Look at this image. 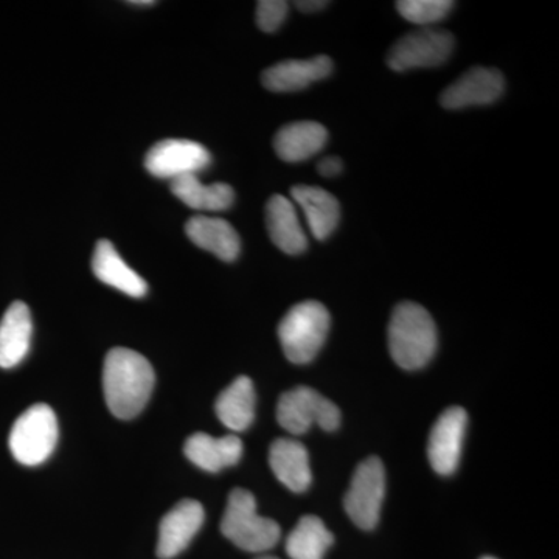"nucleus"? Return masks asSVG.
<instances>
[{
    "label": "nucleus",
    "mask_w": 559,
    "mask_h": 559,
    "mask_svg": "<svg viewBox=\"0 0 559 559\" xmlns=\"http://www.w3.org/2000/svg\"><path fill=\"white\" fill-rule=\"evenodd\" d=\"M454 36L448 31L418 28L401 38L389 51L388 64L395 72L437 68L450 60Z\"/></svg>",
    "instance_id": "6e6552de"
},
{
    "label": "nucleus",
    "mask_w": 559,
    "mask_h": 559,
    "mask_svg": "<svg viewBox=\"0 0 559 559\" xmlns=\"http://www.w3.org/2000/svg\"><path fill=\"white\" fill-rule=\"evenodd\" d=\"M454 2L451 0H401L396 3L404 20L419 28L433 27L451 13Z\"/></svg>",
    "instance_id": "393cba45"
},
{
    "label": "nucleus",
    "mask_w": 559,
    "mask_h": 559,
    "mask_svg": "<svg viewBox=\"0 0 559 559\" xmlns=\"http://www.w3.org/2000/svg\"><path fill=\"white\" fill-rule=\"evenodd\" d=\"M92 271L105 285L112 286L135 299L145 296L148 290L145 280L124 263L112 242L108 240H100L95 246Z\"/></svg>",
    "instance_id": "f3484780"
},
{
    "label": "nucleus",
    "mask_w": 559,
    "mask_h": 559,
    "mask_svg": "<svg viewBox=\"0 0 559 559\" xmlns=\"http://www.w3.org/2000/svg\"><path fill=\"white\" fill-rule=\"evenodd\" d=\"M333 540L322 520L304 516L286 539V554L290 559H323Z\"/></svg>",
    "instance_id": "b1692460"
},
{
    "label": "nucleus",
    "mask_w": 559,
    "mask_h": 559,
    "mask_svg": "<svg viewBox=\"0 0 559 559\" xmlns=\"http://www.w3.org/2000/svg\"><path fill=\"white\" fill-rule=\"evenodd\" d=\"M466 426L468 414L462 407L444 411L433 425L429 436L428 455L430 465L441 476H450L457 469Z\"/></svg>",
    "instance_id": "9d476101"
},
{
    "label": "nucleus",
    "mask_w": 559,
    "mask_h": 559,
    "mask_svg": "<svg viewBox=\"0 0 559 559\" xmlns=\"http://www.w3.org/2000/svg\"><path fill=\"white\" fill-rule=\"evenodd\" d=\"M278 425L294 436L308 432L312 425L336 430L341 412L336 404L310 388H296L283 393L277 406Z\"/></svg>",
    "instance_id": "423d86ee"
},
{
    "label": "nucleus",
    "mask_w": 559,
    "mask_h": 559,
    "mask_svg": "<svg viewBox=\"0 0 559 559\" xmlns=\"http://www.w3.org/2000/svg\"><path fill=\"white\" fill-rule=\"evenodd\" d=\"M506 90V80L498 69L473 68L455 80L441 94L443 108L457 110L498 102Z\"/></svg>",
    "instance_id": "9b49d317"
},
{
    "label": "nucleus",
    "mask_w": 559,
    "mask_h": 559,
    "mask_svg": "<svg viewBox=\"0 0 559 559\" xmlns=\"http://www.w3.org/2000/svg\"><path fill=\"white\" fill-rule=\"evenodd\" d=\"M154 369L150 360L134 349L117 347L106 355L103 392L110 414L120 419L138 417L153 393Z\"/></svg>",
    "instance_id": "f257e3e1"
},
{
    "label": "nucleus",
    "mask_w": 559,
    "mask_h": 559,
    "mask_svg": "<svg viewBox=\"0 0 559 559\" xmlns=\"http://www.w3.org/2000/svg\"><path fill=\"white\" fill-rule=\"evenodd\" d=\"M186 234L198 248L212 252L227 263L237 260L240 255V237L226 219L193 216L187 221Z\"/></svg>",
    "instance_id": "2eb2a0df"
},
{
    "label": "nucleus",
    "mask_w": 559,
    "mask_h": 559,
    "mask_svg": "<svg viewBox=\"0 0 559 559\" xmlns=\"http://www.w3.org/2000/svg\"><path fill=\"white\" fill-rule=\"evenodd\" d=\"M171 191L187 207L201 212H223L231 207L235 191L227 183L204 186L197 175L182 176L171 180Z\"/></svg>",
    "instance_id": "5701e85b"
},
{
    "label": "nucleus",
    "mask_w": 559,
    "mask_h": 559,
    "mask_svg": "<svg viewBox=\"0 0 559 559\" xmlns=\"http://www.w3.org/2000/svg\"><path fill=\"white\" fill-rule=\"evenodd\" d=\"M266 226L272 242L288 255H299L308 248L307 234L288 198L282 194L271 198L266 205Z\"/></svg>",
    "instance_id": "a211bd4d"
},
{
    "label": "nucleus",
    "mask_w": 559,
    "mask_h": 559,
    "mask_svg": "<svg viewBox=\"0 0 559 559\" xmlns=\"http://www.w3.org/2000/svg\"><path fill=\"white\" fill-rule=\"evenodd\" d=\"M437 326L421 305L404 301L393 311L389 325V348L404 370L423 369L437 349Z\"/></svg>",
    "instance_id": "f03ea898"
},
{
    "label": "nucleus",
    "mask_w": 559,
    "mask_h": 559,
    "mask_svg": "<svg viewBox=\"0 0 559 559\" xmlns=\"http://www.w3.org/2000/svg\"><path fill=\"white\" fill-rule=\"evenodd\" d=\"M271 468L275 477L294 492L310 488L312 474L307 448L297 440L278 439L271 444Z\"/></svg>",
    "instance_id": "6ab92c4d"
},
{
    "label": "nucleus",
    "mask_w": 559,
    "mask_h": 559,
    "mask_svg": "<svg viewBox=\"0 0 559 559\" xmlns=\"http://www.w3.org/2000/svg\"><path fill=\"white\" fill-rule=\"evenodd\" d=\"M288 2L283 0H261L257 3V24L261 31L274 33L288 16Z\"/></svg>",
    "instance_id": "a878e982"
},
{
    "label": "nucleus",
    "mask_w": 559,
    "mask_h": 559,
    "mask_svg": "<svg viewBox=\"0 0 559 559\" xmlns=\"http://www.w3.org/2000/svg\"><path fill=\"white\" fill-rule=\"evenodd\" d=\"M330 325V312L319 301H301L290 308L278 325L286 358L299 366L311 362L325 344Z\"/></svg>",
    "instance_id": "20e7f679"
},
{
    "label": "nucleus",
    "mask_w": 559,
    "mask_h": 559,
    "mask_svg": "<svg viewBox=\"0 0 559 559\" xmlns=\"http://www.w3.org/2000/svg\"><path fill=\"white\" fill-rule=\"evenodd\" d=\"M32 314L24 301H14L0 322V367L20 366L32 342Z\"/></svg>",
    "instance_id": "dca6fc26"
},
{
    "label": "nucleus",
    "mask_w": 559,
    "mask_h": 559,
    "mask_svg": "<svg viewBox=\"0 0 559 559\" xmlns=\"http://www.w3.org/2000/svg\"><path fill=\"white\" fill-rule=\"evenodd\" d=\"M484 559H496V558H489V557H487V558H484Z\"/></svg>",
    "instance_id": "7c9ffc66"
},
{
    "label": "nucleus",
    "mask_w": 559,
    "mask_h": 559,
    "mask_svg": "<svg viewBox=\"0 0 559 559\" xmlns=\"http://www.w3.org/2000/svg\"><path fill=\"white\" fill-rule=\"evenodd\" d=\"M333 72V61L325 55L311 60H288L264 70L261 83L272 92H297L326 79Z\"/></svg>",
    "instance_id": "ddd939ff"
},
{
    "label": "nucleus",
    "mask_w": 559,
    "mask_h": 559,
    "mask_svg": "<svg viewBox=\"0 0 559 559\" xmlns=\"http://www.w3.org/2000/svg\"><path fill=\"white\" fill-rule=\"evenodd\" d=\"M216 415L227 429L242 432L255 417V390L248 377L237 378L216 400Z\"/></svg>",
    "instance_id": "4be33fe9"
},
{
    "label": "nucleus",
    "mask_w": 559,
    "mask_h": 559,
    "mask_svg": "<svg viewBox=\"0 0 559 559\" xmlns=\"http://www.w3.org/2000/svg\"><path fill=\"white\" fill-rule=\"evenodd\" d=\"M183 452L198 468L218 473L240 462L242 441L237 436L212 437L198 432L187 439Z\"/></svg>",
    "instance_id": "4468645a"
},
{
    "label": "nucleus",
    "mask_w": 559,
    "mask_h": 559,
    "mask_svg": "<svg viewBox=\"0 0 559 559\" xmlns=\"http://www.w3.org/2000/svg\"><path fill=\"white\" fill-rule=\"evenodd\" d=\"M58 419L47 404H33L14 421L10 432V451L25 466H38L57 448Z\"/></svg>",
    "instance_id": "39448f33"
},
{
    "label": "nucleus",
    "mask_w": 559,
    "mask_h": 559,
    "mask_svg": "<svg viewBox=\"0 0 559 559\" xmlns=\"http://www.w3.org/2000/svg\"><path fill=\"white\" fill-rule=\"evenodd\" d=\"M329 132L316 121H296L286 124L275 134L274 148L280 159L301 162L310 159L323 150Z\"/></svg>",
    "instance_id": "412c9836"
},
{
    "label": "nucleus",
    "mask_w": 559,
    "mask_h": 559,
    "mask_svg": "<svg viewBox=\"0 0 559 559\" xmlns=\"http://www.w3.org/2000/svg\"><path fill=\"white\" fill-rule=\"evenodd\" d=\"M329 2H322V0H301L296 2L297 9L305 11V13H316V11L325 9Z\"/></svg>",
    "instance_id": "cd10ccee"
},
{
    "label": "nucleus",
    "mask_w": 559,
    "mask_h": 559,
    "mask_svg": "<svg viewBox=\"0 0 559 559\" xmlns=\"http://www.w3.org/2000/svg\"><path fill=\"white\" fill-rule=\"evenodd\" d=\"M318 170L323 178H334V176L341 175L342 170H344V164H342L340 157L330 156L320 160Z\"/></svg>",
    "instance_id": "bb28decb"
},
{
    "label": "nucleus",
    "mask_w": 559,
    "mask_h": 559,
    "mask_svg": "<svg viewBox=\"0 0 559 559\" xmlns=\"http://www.w3.org/2000/svg\"><path fill=\"white\" fill-rule=\"evenodd\" d=\"M130 5L134 7H154L156 5V2L154 0H130Z\"/></svg>",
    "instance_id": "c85d7f7f"
},
{
    "label": "nucleus",
    "mask_w": 559,
    "mask_h": 559,
    "mask_svg": "<svg viewBox=\"0 0 559 559\" xmlns=\"http://www.w3.org/2000/svg\"><path fill=\"white\" fill-rule=\"evenodd\" d=\"M212 162L209 150L193 140L167 139L151 146L145 157V168L159 179H178L197 175Z\"/></svg>",
    "instance_id": "1a4fd4ad"
},
{
    "label": "nucleus",
    "mask_w": 559,
    "mask_h": 559,
    "mask_svg": "<svg viewBox=\"0 0 559 559\" xmlns=\"http://www.w3.org/2000/svg\"><path fill=\"white\" fill-rule=\"evenodd\" d=\"M385 495V469L378 457L364 460L352 477L344 507L359 528L373 530L380 521Z\"/></svg>",
    "instance_id": "0eeeda50"
},
{
    "label": "nucleus",
    "mask_w": 559,
    "mask_h": 559,
    "mask_svg": "<svg viewBox=\"0 0 559 559\" xmlns=\"http://www.w3.org/2000/svg\"><path fill=\"white\" fill-rule=\"evenodd\" d=\"M221 532L235 546L252 554L271 550L282 535L277 522L261 516L252 492L242 488L230 492L226 513L221 522Z\"/></svg>",
    "instance_id": "7ed1b4c3"
},
{
    "label": "nucleus",
    "mask_w": 559,
    "mask_h": 559,
    "mask_svg": "<svg viewBox=\"0 0 559 559\" xmlns=\"http://www.w3.org/2000/svg\"><path fill=\"white\" fill-rule=\"evenodd\" d=\"M204 509L198 500H180L164 518L159 525L157 557L171 559L190 546L204 524Z\"/></svg>",
    "instance_id": "f8f14e48"
},
{
    "label": "nucleus",
    "mask_w": 559,
    "mask_h": 559,
    "mask_svg": "<svg viewBox=\"0 0 559 559\" xmlns=\"http://www.w3.org/2000/svg\"><path fill=\"white\" fill-rule=\"evenodd\" d=\"M257 559H278V558H274V557H260V558H257Z\"/></svg>",
    "instance_id": "c756f323"
},
{
    "label": "nucleus",
    "mask_w": 559,
    "mask_h": 559,
    "mask_svg": "<svg viewBox=\"0 0 559 559\" xmlns=\"http://www.w3.org/2000/svg\"><path fill=\"white\" fill-rule=\"evenodd\" d=\"M294 201L304 210L308 226L316 240H326L341 219L340 202L320 187L296 186L290 190Z\"/></svg>",
    "instance_id": "aec40b11"
}]
</instances>
